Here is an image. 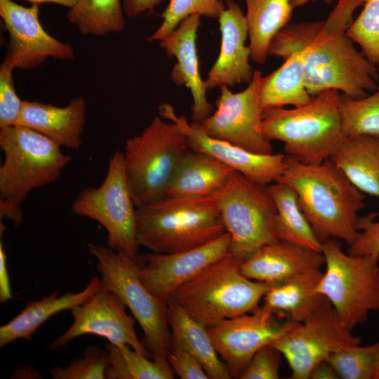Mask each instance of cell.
I'll list each match as a JSON object with an SVG mask.
<instances>
[{
  "label": "cell",
  "mask_w": 379,
  "mask_h": 379,
  "mask_svg": "<svg viewBox=\"0 0 379 379\" xmlns=\"http://www.w3.org/2000/svg\"><path fill=\"white\" fill-rule=\"evenodd\" d=\"M260 70H255L248 86L233 93L227 86L220 87L215 111L199 126L209 135L224 140L248 151L268 154L272 146L262 128L263 109L260 101Z\"/></svg>",
  "instance_id": "obj_13"
},
{
  "label": "cell",
  "mask_w": 379,
  "mask_h": 379,
  "mask_svg": "<svg viewBox=\"0 0 379 379\" xmlns=\"http://www.w3.org/2000/svg\"><path fill=\"white\" fill-rule=\"evenodd\" d=\"M276 205L275 231L280 241L321 253L322 241L300 209L294 190L286 183L268 185Z\"/></svg>",
  "instance_id": "obj_30"
},
{
  "label": "cell",
  "mask_w": 379,
  "mask_h": 379,
  "mask_svg": "<svg viewBox=\"0 0 379 379\" xmlns=\"http://www.w3.org/2000/svg\"><path fill=\"white\" fill-rule=\"evenodd\" d=\"M39 14V5L26 7L12 0H0V17L8 35L3 62L13 69H34L51 58L59 60L74 58L72 46L47 33Z\"/></svg>",
  "instance_id": "obj_15"
},
{
  "label": "cell",
  "mask_w": 379,
  "mask_h": 379,
  "mask_svg": "<svg viewBox=\"0 0 379 379\" xmlns=\"http://www.w3.org/2000/svg\"><path fill=\"white\" fill-rule=\"evenodd\" d=\"M340 114L345 136L379 138V87L361 98L340 93Z\"/></svg>",
  "instance_id": "obj_33"
},
{
  "label": "cell",
  "mask_w": 379,
  "mask_h": 379,
  "mask_svg": "<svg viewBox=\"0 0 379 379\" xmlns=\"http://www.w3.org/2000/svg\"><path fill=\"white\" fill-rule=\"evenodd\" d=\"M167 360L173 373L181 379L209 378L199 360L184 350L171 348Z\"/></svg>",
  "instance_id": "obj_41"
},
{
  "label": "cell",
  "mask_w": 379,
  "mask_h": 379,
  "mask_svg": "<svg viewBox=\"0 0 379 379\" xmlns=\"http://www.w3.org/2000/svg\"><path fill=\"white\" fill-rule=\"evenodd\" d=\"M225 2L227 7L218 18L221 33L220 53L205 81L208 90L222 86L248 84L255 72L249 63L251 51L246 45L248 36L246 15L233 0Z\"/></svg>",
  "instance_id": "obj_19"
},
{
  "label": "cell",
  "mask_w": 379,
  "mask_h": 379,
  "mask_svg": "<svg viewBox=\"0 0 379 379\" xmlns=\"http://www.w3.org/2000/svg\"><path fill=\"white\" fill-rule=\"evenodd\" d=\"M234 171L219 160L189 149L182 159L164 197L210 196Z\"/></svg>",
  "instance_id": "obj_26"
},
{
  "label": "cell",
  "mask_w": 379,
  "mask_h": 379,
  "mask_svg": "<svg viewBox=\"0 0 379 379\" xmlns=\"http://www.w3.org/2000/svg\"><path fill=\"white\" fill-rule=\"evenodd\" d=\"M11 377L12 378H41L38 371L30 366H25L16 371Z\"/></svg>",
  "instance_id": "obj_45"
},
{
  "label": "cell",
  "mask_w": 379,
  "mask_h": 379,
  "mask_svg": "<svg viewBox=\"0 0 379 379\" xmlns=\"http://www.w3.org/2000/svg\"><path fill=\"white\" fill-rule=\"evenodd\" d=\"M124 13L121 0H77L67 18L80 33L100 36L124 30Z\"/></svg>",
  "instance_id": "obj_31"
},
{
  "label": "cell",
  "mask_w": 379,
  "mask_h": 379,
  "mask_svg": "<svg viewBox=\"0 0 379 379\" xmlns=\"http://www.w3.org/2000/svg\"><path fill=\"white\" fill-rule=\"evenodd\" d=\"M366 59L379 69V0H366L347 29Z\"/></svg>",
  "instance_id": "obj_36"
},
{
  "label": "cell",
  "mask_w": 379,
  "mask_h": 379,
  "mask_svg": "<svg viewBox=\"0 0 379 379\" xmlns=\"http://www.w3.org/2000/svg\"><path fill=\"white\" fill-rule=\"evenodd\" d=\"M360 344L340 321L325 298L319 307L305 321L294 324L271 345L286 359L291 379H309L312 369L334 351Z\"/></svg>",
  "instance_id": "obj_12"
},
{
  "label": "cell",
  "mask_w": 379,
  "mask_h": 379,
  "mask_svg": "<svg viewBox=\"0 0 379 379\" xmlns=\"http://www.w3.org/2000/svg\"><path fill=\"white\" fill-rule=\"evenodd\" d=\"M322 274L320 269L310 270L271 286L263 298L262 306L274 314H284L293 323L305 321L325 299L317 291Z\"/></svg>",
  "instance_id": "obj_25"
},
{
  "label": "cell",
  "mask_w": 379,
  "mask_h": 379,
  "mask_svg": "<svg viewBox=\"0 0 379 379\" xmlns=\"http://www.w3.org/2000/svg\"><path fill=\"white\" fill-rule=\"evenodd\" d=\"M366 0H338L325 20L288 24L272 39L269 55L282 59L302 53L305 86L312 97L336 90L361 98L378 88V68L358 51L347 35L356 10Z\"/></svg>",
  "instance_id": "obj_1"
},
{
  "label": "cell",
  "mask_w": 379,
  "mask_h": 379,
  "mask_svg": "<svg viewBox=\"0 0 379 379\" xmlns=\"http://www.w3.org/2000/svg\"><path fill=\"white\" fill-rule=\"evenodd\" d=\"M159 115L175 124L185 135L190 149L208 154L234 171L259 184L269 185L277 182L286 167V155L268 154L248 151L227 141L207 134L199 124L190 123L182 115H178L169 103H163Z\"/></svg>",
  "instance_id": "obj_16"
},
{
  "label": "cell",
  "mask_w": 379,
  "mask_h": 379,
  "mask_svg": "<svg viewBox=\"0 0 379 379\" xmlns=\"http://www.w3.org/2000/svg\"><path fill=\"white\" fill-rule=\"evenodd\" d=\"M230 245L231 237L226 232L216 239L190 250L140 255V278L156 298L167 303L178 288L228 254Z\"/></svg>",
  "instance_id": "obj_18"
},
{
  "label": "cell",
  "mask_w": 379,
  "mask_h": 379,
  "mask_svg": "<svg viewBox=\"0 0 379 379\" xmlns=\"http://www.w3.org/2000/svg\"><path fill=\"white\" fill-rule=\"evenodd\" d=\"M248 25L251 59L263 64L269 55L274 37L286 27L292 16L291 0H244Z\"/></svg>",
  "instance_id": "obj_29"
},
{
  "label": "cell",
  "mask_w": 379,
  "mask_h": 379,
  "mask_svg": "<svg viewBox=\"0 0 379 379\" xmlns=\"http://www.w3.org/2000/svg\"><path fill=\"white\" fill-rule=\"evenodd\" d=\"M71 210L102 225L107 232L109 247L134 258L139 256L136 207L126 178L123 152L112 154L102 184L98 187L83 189Z\"/></svg>",
  "instance_id": "obj_11"
},
{
  "label": "cell",
  "mask_w": 379,
  "mask_h": 379,
  "mask_svg": "<svg viewBox=\"0 0 379 379\" xmlns=\"http://www.w3.org/2000/svg\"><path fill=\"white\" fill-rule=\"evenodd\" d=\"M86 114V102L82 97L73 98L64 107L38 101L22 100L15 125L32 128L60 147L77 150L82 144Z\"/></svg>",
  "instance_id": "obj_22"
},
{
  "label": "cell",
  "mask_w": 379,
  "mask_h": 379,
  "mask_svg": "<svg viewBox=\"0 0 379 379\" xmlns=\"http://www.w3.org/2000/svg\"><path fill=\"white\" fill-rule=\"evenodd\" d=\"M225 232L211 195L164 197L136 208L137 241L154 253L190 250Z\"/></svg>",
  "instance_id": "obj_4"
},
{
  "label": "cell",
  "mask_w": 379,
  "mask_h": 379,
  "mask_svg": "<svg viewBox=\"0 0 379 379\" xmlns=\"http://www.w3.org/2000/svg\"><path fill=\"white\" fill-rule=\"evenodd\" d=\"M225 8L222 0H170L161 15L163 19L161 25L147 38V41L163 40L168 36L182 20L192 15L218 19Z\"/></svg>",
  "instance_id": "obj_35"
},
{
  "label": "cell",
  "mask_w": 379,
  "mask_h": 379,
  "mask_svg": "<svg viewBox=\"0 0 379 379\" xmlns=\"http://www.w3.org/2000/svg\"><path fill=\"white\" fill-rule=\"evenodd\" d=\"M99 288L100 277L94 276L78 293L67 292L59 295L55 291L39 300H29L21 312L0 327V347L18 339L31 340L36 329L51 317L83 304Z\"/></svg>",
  "instance_id": "obj_23"
},
{
  "label": "cell",
  "mask_w": 379,
  "mask_h": 379,
  "mask_svg": "<svg viewBox=\"0 0 379 379\" xmlns=\"http://www.w3.org/2000/svg\"><path fill=\"white\" fill-rule=\"evenodd\" d=\"M277 181L294 190L300 209L322 242L341 239L350 246L355 241L364 197L332 160L308 164L286 155Z\"/></svg>",
  "instance_id": "obj_2"
},
{
  "label": "cell",
  "mask_w": 379,
  "mask_h": 379,
  "mask_svg": "<svg viewBox=\"0 0 379 379\" xmlns=\"http://www.w3.org/2000/svg\"><path fill=\"white\" fill-rule=\"evenodd\" d=\"M32 4L40 5L41 4H56L71 8L77 3V0H24Z\"/></svg>",
  "instance_id": "obj_46"
},
{
  "label": "cell",
  "mask_w": 379,
  "mask_h": 379,
  "mask_svg": "<svg viewBox=\"0 0 379 379\" xmlns=\"http://www.w3.org/2000/svg\"><path fill=\"white\" fill-rule=\"evenodd\" d=\"M283 60L281 66L261 78L259 95L263 110L287 105L300 107L312 98L305 86L302 53H291Z\"/></svg>",
  "instance_id": "obj_28"
},
{
  "label": "cell",
  "mask_w": 379,
  "mask_h": 379,
  "mask_svg": "<svg viewBox=\"0 0 379 379\" xmlns=\"http://www.w3.org/2000/svg\"><path fill=\"white\" fill-rule=\"evenodd\" d=\"M126 306L114 293L100 288L88 300L71 309L74 321L70 327L50 345L55 350L85 334L106 338L109 343L128 345L149 357L135 331L136 319L127 314Z\"/></svg>",
  "instance_id": "obj_17"
},
{
  "label": "cell",
  "mask_w": 379,
  "mask_h": 379,
  "mask_svg": "<svg viewBox=\"0 0 379 379\" xmlns=\"http://www.w3.org/2000/svg\"><path fill=\"white\" fill-rule=\"evenodd\" d=\"M312 1H316V0H291V4L294 8L296 7L302 6ZM321 1H323L326 4H329L333 0H321Z\"/></svg>",
  "instance_id": "obj_47"
},
{
  "label": "cell",
  "mask_w": 379,
  "mask_h": 379,
  "mask_svg": "<svg viewBox=\"0 0 379 379\" xmlns=\"http://www.w3.org/2000/svg\"><path fill=\"white\" fill-rule=\"evenodd\" d=\"M324 262L321 252L279 240L260 247L241 262L240 270L247 278L271 286L320 269Z\"/></svg>",
  "instance_id": "obj_21"
},
{
  "label": "cell",
  "mask_w": 379,
  "mask_h": 379,
  "mask_svg": "<svg viewBox=\"0 0 379 379\" xmlns=\"http://www.w3.org/2000/svg\"><path fill=\"white\" fill-rule=\"evenodd\" d=\"M330 159L359 190L379 198V138L345 136Z\"/></svg>",
  "instance_id": "obj_27"
},
{
  "label": "cell",
  "mask_w": 379,
  "mask_h": 379,
  "mask_svg": "<svg viewBox=\"0 0 379 379\" xmlns=\"http://www.w3.org/2000/svg\"><path fill=\"white\" fill-rule=\"evenodd\" d=\"M199 25L200 15H190L168 36L160 41V46L166 53L176 59L171 73L173 82L177 86H185L191 92L192 119L197 124L210 117L213 110L199 72L196 42Z\"/></svg>",
  "instance_id": "obj_20"
},
{
  "label": "cell",
  "mask_w": 379,
  "mask_h": 379,
  "mask_svg": "<svg viewBox=\"0 0 379 379\" xmlns=\"http://www.w3.org/2000/svg\"><path fill=\"white\" fill-rule=\"evenodd\" d=\"M379 352V342L361 346L360 344L333 352L326 361L340 378L373 379Z\"/></svg>",
  "instance_id": "obj_34"
},
{
  "label": "cell",
  "mask_w": 379,
  "mask_h": 379,
  "mask_svg": "<svg viewBox=\"0 0 379 379\" xmlns=\"http://www.w3.org/2000/svg\"><path fill=\"white\" fill-rule=\"evenodd\" d=\"M4 160L0 166V219L15 225L31 191L55 181L72 157L44 135L20 125L0 128Z\"/></svg>",
  "instance_id": "obj_3"
},
{
  "label": "cell",
  "mask_w": 379,
  "mask_h": 379,
  "mask_svg": "<svg viewBox=\"0 0 379 379\" xmlns=\"http://www.w3.org/2000/svg\"><path fill=\"white\" fill-rule=\"evenodd\" d=\"M108 364L107 350L90 345L66 368L54 367L49 373L53 379H106Z\"/></svg>",
  "instance_id": "obj_37"
},
{
  "label": "cell",
  "mask_w": 379,
  "mask_h": 379,
  "mask_svg": "<svg viewBox=\"0 0 379 379\" xmlns=\"http://www.w3.org/2000/svg\"><path fill=\"white\" fill-rule=\"evenodd\" d=\"M274 315L262 306L207 328L231 378H239L256 352L278 340L295 324L279 323Z\"/></svg>",
  "instance_id": "obj_14"
},
{
  "label": "cell",
  "mask_w": 379,
  "mask_h": 379,
  "mask_svg": "<svg viewBox=\"0 0 379 379\" xmlns=\"http://www.w3.org/2000/svg\"><path fill=\"white\" fill-rule=\"evenodd\" d=\"M187 138L173 123L157 115L124 145L126 178L136 208L164 197L186 152Z\"/></svg>",
  "instance_id": "obj_8"
},
{
  "label": "cell",
  "mask_w": 379,
  "mask_h": 379,
  "mask_svg": "<svg viewBox=\"0 0 379 379\" xmlns=\"http://www.w3.org/2000/svg\"><path fill=\"white\" fill-rule=\"evenodd\" d=\"M162 0H121L124 13L131 18L151 14Z\"/></svg>",
  "instance_id": "obj_42"
},
{
  "label": "cell",
  "mask_w": 379,
  "mask_h": 379,
  "mask_svg": "<svg viewBox=\"0 0 379 379\" xmlns=\"http://www.w3.org/2000/svg\"><path fill=\"white\" fill-rule=\"evenodd\" d=\"M88 250L96 259L100 287L116 294L130 310L145 334L144 345L149 357L167 361L171 335L167 303L156 298L139 275L140 255L134 258L108 246L89 243Z\"/></svg>",
  "instance_id": "obj_7"
},
{
  "label": "cell",
  "mask_w": 379,
  "mask_h": 379,
  "mask_svg": "<svg viewBox=\"0 0 379 379\" xmlns=\"http://www.w3.org/2000/svg\"><path fill=\"white\" fill-rule=\"evenodd\" d=\"M12 298L6 255L2 242H0V302L4 303Z\"/></svg>",
  "instance_id": "obj_43"
},
{
  "label": "cell",
  "mask_w": 379,
  "mask_h": 379,
  "mask_svg": "<svg viewBox=\"0 0 379 379\" xmlns=\"http://www.w3.org/2000/svg\"><path fill=\"white\" fill-rule=\"evenodd\" d=\"M376 214L358 218L359 230L355 241L349 246L347 252L350 255H370L379 258V219L375 220Z\"/></svg>",
  "instance_id": "obj_40"
},
{
  "label": "cell",
  "mask_w": 379,
  "mask_h": 379,
  "mask_svg": "<svg viewBox=\"0 0 379 379\" xmlns=\"http://www.w3.org/2000/svg\"><path fill=\"white\" fill-rule=\"evenodd\" d=\"M167 317L171 335V348L184 350L197 358L210 379L231 378L219 359L207 328L190 316L175 302H167Z\"/></svg>",
  "instance_id": "obj_24"
},
{
  "label": "cell",
  "mask_w": 379,
  "mask_h": 379,
  "mask_svg": "<svg viewBox=\"0 0 379 379\" xmlns=\"http://www.w3.org/2000/svg\"><path fill=\"white\" fill-rule=\"evenodd\" d=\"M211 196L231 237L230 252L241 261L260 247L279 241L275 231L276 205L268 185L233 171Z\"/></svg>",
  "instance_id": "obj_10"
},
{
  "label": "cell",
  "mask_w": 379,
  "mask_h": 379,
  "mask_svg": "<svg viewBox=\"0 0 379 379\" xmlns=\"http://www.w3.org/2000/svg\"><path fill=\"white\" fill-rule=\"evenodd\" d=\"M340 93L326 90L300 107L264 109V135L270 141L282 142L286 155L302 163L317 164L330 159L345 138L340 114Z\"/></svg>",
  "instance_id": "obj_5"
},
{
  "label": "cell",
  "mask_w": 379,
  "mask_h": 379,
  "mask_svg": "<svg viewBox=\"0 0 379 379\" xmlns=\"http://www.w3.org/2000/svg\"><path fill=\"white\" fill-rule=\"evenodd\" d=\"M107 379H172L173 371L167 361L150 360L128 345L108 343Z\"/></svg>",
  "instance_id": "obj_32"
},
{
  "label": "cell",
  "mask_w": 379,
  "mask_h": 379,
  "mask_svg": "<svg viewBox=\"0 0 379 379\" xmlns=\"http://www.w3.org/2000/svg\"><path fill=\"white\" fill-rule=\"evenodd\" d=\"M310 378L338 379L340 377L333 366L325 360L314 366L310 373Z\"/></svg>",
  "instance_id": "obj_44"
},
{
  "label": "cell",
  "mask_w": 379,
  "mask_h": 379,
  "mask_svg": "<svg viewBox=\"0 0 379 379\" xmlns=\"http://www.w3.org/2000/svg\"><path fill=\"white\" fill-rule=\"evenodd\" d=\"M13 68L3 62L0 65V128L16 124L22 100L15 91Z\"/></svg>",
  "instance_id": "obj_38"
},
{
  "label": "cell",
  "mask_w": 379,
  "mask_h": 379,
  "mask_svg": "<svg viewBox=\"0 0 379 379\" xmlns=\"http://www.w3.org/2000/svg\"><path fill=\"white\" fill-rule=\"evenodd\" d=\"M242 262L230 252L178 288L169 300L207 328L255 311L270 286L245 277Z\"/></svg>",
  "instance_id": "obj_6"
},
{
  "label": "cell",
  "mask_w": 379,
  "mask_h": 379,
  "mask_svg": "<svg viewBox=\"0 0 379 379\" xmlns=\"http://www.w3.org/2000/svg\"><path fill=\"white\" fill-rule=\"evenodd\" d=\"M281 354L273 346L266 345L253 355L240 379H278Z\"/></svg>",
  "instance_id": "obj_39"
},
{
  "label": "cell",
  "mask_w": 379,
  "mask_h": 379,
  "mask_svg": "<svg viewBox=\"0 0 379 379\" xmlns=\"http://www.w3.org/2000/svg\"><path fill=\"white\" fill-rule=\"evenodd\" d=\"M373 379H379V352L375 371L373 375Z\"/></svg>",
  "instance_id": "obj_48"
},
{
  "label": "cell",
  "mask_w": 379,
  "mask_h": 379,
  "mask_svg": "<svg viewBox=\"0 0 379 379\" xmlns=\"http://www.w3.org/2000/svg\"><path fill=\"white\" fill-rule=\"evenodd\" d=\"M325 272L317 287L349 331L379 310V258L350 255L338 239L322 242Z\"/></svg>",
  "instance_id": "obj_9"
}]
</instances>
